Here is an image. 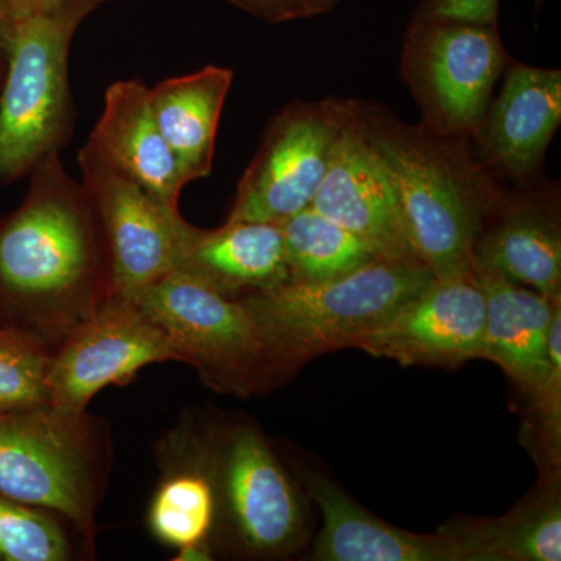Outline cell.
<instances>
[{
  "mask_svg": "<svg viewBox=\"0 0 561 561\" xmlns=\"http://www.w3.org/2000/svg\"><path fill=\"white\" fill-rule=\"evenodd\" d=\"M28 179L24 201L0 219V327L55 350L113 297L108 247L90 195L60 153Z\"/></svg>",
  "mask_w": 561,
  "mask_h": 561,
  "instance_id": "obj_1",
  "label": "cell"
},
{
  "mask_svg": "<svg viewBox=\"0 0 561 561\" xmlns=\"http://www.w3.org/2000/svg\"><path fill=\"white\" fill-rule=\"evenodd\" d=\"M353 101L354 114L397 198L416 260L445 275L474 264V249L504 194L470 139L409 124L381 103Z\"/></svg>",
  "mask_w": 561,
  "mask_h": 561,
  "instance_id": "obj_2",
  "label": "cell"
},
{
  "mask_svg": "<svg viewBox=\"0 0 561 561\" xmlns=\"http://www.w3.org/2000/svg\"><path fill=\"white\" fill-rule=\"evenodd\" d=\"M434 273L415 261L375 256L357 271L317 283H287L241 297L256 321L276 378L320 354L356 348Z\"/></svg>",
  "mask_w": 561,
  "mask_h": 561,
  "instance_id": "obj_3",
  "label": "cell"
},
{
  "mask_svg": "<svg viewBox=\"0 0 561 561\" xmlns=\"http://www.w3.org/2000/svg\"><path fill=\"white\" fill-rule=\"evenodd\" d=\"M106 0H69L9 28L0 87V187L28 176L72 138L69 57L80 25Z\"/></svg>",
  "mask_w": 561,
  "mask_h": 561,
  "instance_id": "obj_4",
  "label": "cell"
},
{
  "mask_svg": "<svg viewBox=\"0 0 561 561\" xmlns=\"http://www.w3.org/2000/svg\"><path fill=\"white\" fill-rule=\"evenodd\" d=\"M108 467V432L87 412L0 413V494L61 516L90 546Z\"/></svg>",
  "mask_w": 561,
  "mask_h": 561,
  "instance_id": "obj_5",
  "label": "cell"
},
{
  "mask_svg": "<svg viewBox=\"0 0 561 561\" xmlns=\"http://www.w3.org/2000/svg\"><path fill=\"white\" fill-rule=\"evenodd\" d=\"M164 331L179 360L221 393L249 394L275 381L260 328L241 298L173 271L130 298Z\"/></svg>",
  "mask_w": 561,
  "mask_h": 561,
  "instance_id": "obj_6",
  "label": "cell"
},
{
  "mask_svg": "<svg viewBox=\"0 0 561 561\" xmlns=\"http://www.w3.org/2000/svg\"><path fill=\"white\" fill-rule=\"evenodd\" d=\"M165 443L208 474L217 522L227 524L243 551L279 557L301 545L306 519L300 497L260 431L238 424L203 440L187 430Z\"/></svg>",
  "mask_w": 561,
  "mask_h": 561,
  "instance_id": "obj_7",
  "label": "cell"
},
{
  "mask_svg": "<svg viewBox=\"0 0 561 561\" xmlns=\"http://www.w3.org/2000/svg\"><path fill=\"white\" fill-rule=\"evenodd\" d=\"M511 60L497 24L413 16L402 41L401 76L421 124L472 140Z\"/></svg>",
  "mask_w": 561,
  "mask_h": 561,
  "instance_id": "obj_8",
  "label": "cell"
},
{
  "mask_svg": "<svg viewBox=\"0 0 561 561\" xmlns=\"http://www.w3.org/2000/svg\"><path fill=\"white\" fill-rule=\"evenodd\" d=\"M346 121V99L290 102L272 117L238 184L230 221L284 224L309 208Z\"/></svg>",
  "mask_w": 561,
  "mask_h": 561,
  "instance_id": "obj_9",
  "label": "cell"
},
{
  "mask_svg": "<svg viewBox=\"0 0 561 561\" xmlns=\"http://www.w3.org/2000/svg\"><path fill=\"white\" fill-rule=\"evenodd\" d=\"M81 184L101 220L111 265V295L131 298L175 271L180 209H169L121 171L90 138L79 151Z\"/></svg>",
  "mask_w": 561,
  "mask_h": 561,
  "instance_id": "obj_10",
  "label": "cell"
},
{
  "mask_svg": "<svg viewBox=\"0 0 561 561\" xmlns=\"http://www.w3.org/2000/svg\"><path fill=\"white\" fill-rule=\"evenodd\" d=\"M179 360L164 331L130 298L111 297L51 353L50 405L87 412L99 391L131 382L142 368Z\"/></svg>",
  "mask_w": 561,
  "mask_h": 561,
  "instance_id": "obj_11",
  "label": "cell"
},
{
  "mask_svg": "<svg viewBox=\"0 0 561 561\" xmlns=\"http://www.w3.org/2000/svg\"><path fill=\"white\" fill-rule=\"evenodd\" d=\"M485 298L474 264L434 275L356 348L402 365L456 368L482 357Z\"/></svg>",
  "mask_w": 561,
  "mask_h": 561,
  "instance_id": "obj_12",
  "label": "cell"
},
{
  "mask_svg": "<svg viewBox=\"0 0 561 561\" xmlns=\"http://www.w3.org/2000/svg\"><path fill=\"white\" fill-rule=\"evenodd\" d=\"M311 206L356 234L376 256L420 262L402 227L381 161L360 130L351 99H346L345 125Z\"/></svg>",
  "mask_w": 561,
  "mask_h": 561,
  "instance_id": "obj_13",
  "label": "cell"
},
{
  "mask_svg": "<svg viewBox=\"0 0 561 561\" xmlns=\"http://www.w3.org/2000/svg\"><path fill=\"white\" fill-rule=\"evenodd\" d=\"M500 95L490 102L472 139L479 160L497 179H538L561 124V72L508 61Z\"/></svg>",
  "mask_w": 561,
  "mask_h": 561,
  "instance_id": "obj_14",
  "label": "cell"
},
{
  "mask_svg": "<svg viewBox=\"0 0 561 561\" xmlns=\"http://www.w3.org/2000/svg\"><path fill=\"white\" fill-rule=\"evenodd\" d=\"M504 191L478 242L474 261L513 283L561 298L560 187L540 176Z\"/></svg>",
  "mask_w": 561,
  "mask_h": 561,
  "instance_id": "obj_15",
  "label": "cell"
},
{
  "mask_svg": "<svg viewBox=\"0 0 561 561\" xmlns=\"http://www.w3.org/2000/svg\"><path fill=\"white\" fill-rule=\"evenodd\" d=\"M309 494L323 515L313 560L485 561L479 542L461 526L420 535L382 522L337 485L313 476Z\"/></svg>",
  "mask_w": 561,
  "mask_h": 561,
  "instance_id": "obj_16",
  "label": "cell"
},
{
  "mask_svg": "<svg viewBox=\"0 0 561 561\" xmlns=\"http://www.w3.org/2000/svg\"><path fill=\"white\" fill-rule=\"evenodd\" d=\"M175 271L234 298L290 279L283 230L268 221L227 220L205 230L181 217Z\"/></svg>",
  "mask_w": 561,
  "mask_h": 561,
  "instance_id": "obj_17",
  "label": "cell"
},
{
  "mask_svg": "<svg viewBox=\"0 0 561 561\" xmlns=\"http://www.w3.org/2000/svg\"><path fill=\"white\" fill-rule=\"evenodd\" d=\"M474 268L485 298L482 359L500 365L534 397L549 378V327L561 298L513 283L482 262L474 261Z\"/></svg>",
  "mask_w": 561,
  "mask_h": 561,
  "instance_id": "obj_18",
  "label": "cell"
},
{
  "mask_svg": "<svg viewBox=\"0 0 561 561\" xmlns=\"http://www.w3.org/2000/svg\"><path fill=\"white\" fill-rule=\"evenodd\" d=\"M90 139L121 171L169 209H180L184 187L179 162L162 138L142 80H117L103 98Z\"/></svg>",
  "mask_w": 561,
  "mask_h": 561,
  "instance_id": "obj_19",
  "label": "cell"
},
{
  "mask_svg": "<svg viewBox=\"0 0 561 561\" xmlns=\"http://www.w3.org/2000/svg\"><path fill=\"white\" fill-rule=\"evenodd\" d=\"M232 80L231 69L208 65L149 88L154 119L186 184L213 171L221 111Z\"/></svg>",
  "mask_w": 561,
  "mask_h": 561,
  "instance_id": "obj_20",
  "label": "cell"
},
{
  "mask_svg": "<svg viewBox=\"0 0 561 561\" xmlns=\"http://www.w3.org/2000/svg\"><path fill=\"white\" fill-rule=\"evenodd\" d=\"M161 456L165 470L150 502L151 535L176 551L209 546L217 526L213 482L195 461L165 442Z\"/></svg>",
  "mask_w": 561,
  "mask_h": 561,
  "instance_id": "obj_21",
  "label": "cell"
},
{
  "mask_svg": "<svg viewBox=\"0 0 561 561\" xmlns=\"http://www.w3.org/2000/svg\"><path fill=\"white\" fill-rule=\"evenodd\" d=\"M289 280L317 283L357 271L376 256L356 234L312 206L280 224Z\"/></svg>",
  "mask_w": 561,
  "mask_h": 561,
  "instance_id": "obj_22",
  "label": "cell"
},
{
  "mask_svg": "<svg viewBox=\"0 0 561 561\" xmlns=\"http://www.w3.org/2000/svg\"><path fill=\"white\" fill-rule=\"evenodd\" d=\"M463 527L481 545L486 561L561 560V507L553 486L504 518Z\"/></svg>",
  "mask_w": 561,
  "mask_h": 561,
  "instance_id": "obj_23",
  "label": "cell"
},
{
  "mask_svg": "<svg viewBox=\"0 0 561 561\" xmlns=\"http://www.w3.org/2000/svg\"><path fill=\"white\" fill-rule=\"evenodd\" d=\"M51 353L39 339L0 327V413L50 405Z\"/></svg>",
  "mask_w": 561,
  "mask_h": 561,
  "instance_id": "obj_24",
  "label": "cell"
},
{
  "mask_svg": "<svg viewBox=\"0 0 561 561\" xmlns=\"http://www.w3.org/2000/svg\"><path fill=\"white\" fill-rule=\"evenodd\" d=\"M73 545L54 513L0 494V561H69Z\"/></svg>",
  "mask_w": 561,
  "mask_h": 561,
  "instance_id": "obj_25",
  "label": "cell"
},
{
  "mask_svg": "<svg viewBox=\"0 0 561 561\" xmlns=\"http://www.w3.org/2000/svg\"><path fill=\"white\" fill-rule=\"evenodd\" d=\"M551 368L545 387L530 397V434L537 440L542 457L559 468L561 435V305L553 312L548 335Z\"/></svg>",
  "mask_w": 561,
  "mask_h": 561,
  "instance_id": "obj_26",
  "label": "cell"
},
{
  "mask_svg": "<svg viewBox=\"0 0 561 561\" xmlns=\"http://www.w3.org/2000/svg\"><path fill=\"white\" fill-rule=\"evenodd\" d=\"M224 2L267 24H286V22L323 16L334 10L342 0H224Z\"/></svg>",
  "mask_w": 561,
  "mask_h": 561,
  "instance_id": "obj_27",
  "label": "cell"
},
{
  "mask_svg": "<svg viewBox=\"0 0 561 561\" xmlns=\"http://www.w3.org/2000/svg\"><path fill=\"white\" fill-rule=\"evenodd\" d=\"M501 0H421L415 18L497 24Z\"/></svg>",
  "mask_w": 561,
  "mask_h": 561,
  "instance_id": "obj_28",
  "label": "cell"
},
{
  "mask_svg": "<svg viewBox=\"0 0 561 561\" xmlns=\"http://www.w3.org/2000/svg\"><path fill=\"white\" fill-rule=\"evenodd\" d=\"M66 2L69 0H0V16L5 22L7 28H10L14 22L46 13Z\"/></svg>",
  "mask_w": 561,
  "mask_h": 561,
  "instance_id": "obj_29",
  "label": "cell"
},
{
  "mask_svg": "<svg viewBox=\"0 0 561 561\" xmlns=\"http://www.w3.org/2000/svg\"><path fill=\"white\" fill-rule=\"evenodd\" d=\"M7 43H9V28L0 16V65L7 62Z\"/></svg>",
  "mask_w": 561,
  "mask_h": 561,
  "instance_id": "obj_30",
  "label": "cell"
},
{
  "mask_svg": "<svg viewBox=\"0 0 561 561\" xmlns=\"http://www.w3.org/2000/svg\"><path fill=\"white\" fill-rule=\"evenodd\" d=\"M535 3V11H540L542 9V5H545L546 0H534Z\"/></svg>",
  "mask_w": 561,
  "mask_h": 561,
  "instance_id": "obj_31",
  "label": "cell"
},
{
  "mask_svg": "<svg viewBox=\"0 0 561 561\" xmlns=\"http://www.w3.org/2000/svg\"><path fill=\"white\" fill-rule=\"evenodd\" d=\"M3 73H5V65H0V87H2Z\"/></svg>",
  "mask_w": 561,
  "mask_h": 561,
  "instance_id": "obj_32",
  "label": "cell"
}]
</instances>
